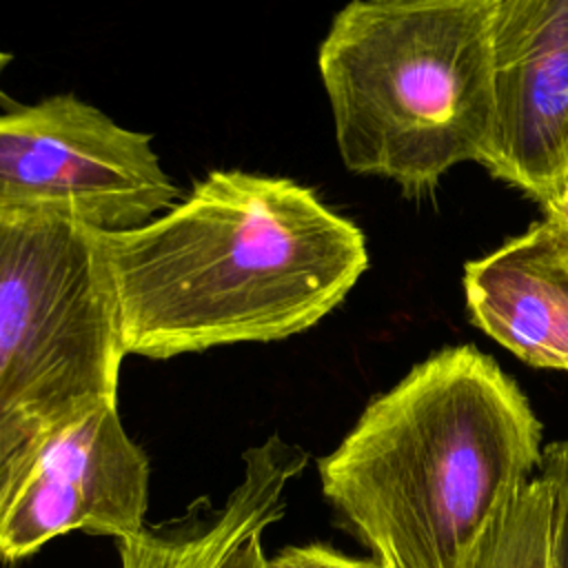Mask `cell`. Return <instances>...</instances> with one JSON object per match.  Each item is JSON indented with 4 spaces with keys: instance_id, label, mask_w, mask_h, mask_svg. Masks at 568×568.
Listing matches in <instances>:
<instances>
[{
    "instance_id": "ba28073f",
    "label": "cell",
    "mask_w": 568,
    "mask_h": 568,
    "mask_svg": "<svg viewBox=\"0 0 568 568\" xmlns=\"http://www.w3.org/2000/svg\"><path fill=\"white\" fill-rule=\"evenodd\" d=\"M470 322L537 368L568 373V235L539 220L464 268Z\"/></svg>"
},
{
    "instance_id": "8fae6325",
    "label": "cell",
    "mask_w": 568,
    "mask_h": 568,
    "mask_svg": "<svg viewBox=\"0 0 568 568\" xmlns=\"http://www.w3.org/2000/svg\"><path fill=\"white\" fill-rule=\"evenodd\" d=\"M541 473L550 479L555 495L552 568H568V442L544 448Z\"/></svg>"
},
{
    "instance_id": "3957f363",
    "label": "cell",
    "mask_w": 568,
    "mask_h": 568,
    "mask_svg": "<svg viewBox=\"0 0 568 568\" xmlns=\"http://www.w3.org/2000/svg\"><path fill=\"white\" fill-rule=\"evenodd\" d=\"M495 0H355L317 69L344 166L422 195L486 155L493 126Z\"/></svg>"
},
{
    "instance_id": "9a60e30c",
    "label": "cell",
    "mask_w": 568,
    "mask_h": 568,
    "mask_svg": "<svg viewBox=\"0 0 568 568\" xmlns=\"http://www.w3.org/2000/svg\"><path fill=\"white\" fill-rule=\"evenodd\" d=\"M9 62H11V55L4 53V51H0V73H2V69H4Z\"/></svg>"
},
{
    "instance_id": "5bb4252c",
    "label": "cell",
    "mask_w": 568,
    "mask_h": 568,
    "mask_svg": "<svg viewBox=\"0 0 568 568\" xmlns=\"http://www.w3.org/2000/svg\"><path fill=\"white\" fill-rule=\"evenodd\" d=\"M541 209H544V220L555 224L559 231H564L568 235V175H566L561 189L557 191V195Z\"/></svg>"
},
{
    "instance_id": "6da1fadb",
    "label": "cell",
    "mask_w": 568,
    "mask_h": 568,
    "mask_svg": "<svg viewBox=\"0 0 568 568\" xmlns=\"http://www.w3.org/2000/svg\"><path fill=\"white\" fill-rule=\"evenodd\" d=\"M95 235L122 351L151 359L304 333L368 268L359 226L291 178L240 169Z\"/></svg>"
},
{
    "instance_id": "7a4b0ae2",
    "label": "cell",
    "mask_w": 568,
    "mask_h": 568,
    "mask_svg": "<svg viewBox=\"0 0 568 568\" xmlns=\"http://www.w3.org/2000/svg\"><path fill=\"white\" fill-rule=\"evenodd\" d=\"M541 457V424L517 382L464 344L373 397L317 473L384 568H462Z\"/></svg>"
},
{
    "instance_id": "30bf717a",
    "label": "cell",
    "mask_w": 568,
    "mask_h": 568,
    "mask_svg": "<svg viewBox=\"0 0 568 568\" xmlns=\"http://www.w3.org/2000/svg\"><path fill=\"white\" fill-rule=\"evenodd\" d=\"M555 495L541 473L484 528L462 568H552Z\"/></svg>"
},
{
    "instance_id": "9c48e42d",
    "label": "cell",
    "mask_w": 568,
    "mask_h": 568,
    "mask_svg": "<svg viewBox=\"0 0 568 568\" xmlns=\"http://www.w3.org/2000/svg\"><path fill=\"white\" fill-rule=\"evenodd\" d=\"M242 459L244 475L220 508L200 499L180 521L120 539L122 568H220L242 539L275 524L284 515V488L308 455L271 435Z\"/></svg>"
},
{
    "instance_id": "5b68a950",
    "label": "cell",
    "mask_w": 568,
    "mask_h": 568,
    "mask_svg": "<svg viewBox=\"0 0 568 568\" xmlns=\"http://www.w3.org/2000/svg\"><path fill=\"white\" fill-rule=\"evenodd\" d=\"M178 193L149 133L73 93L0 113V215L49 213L124 231L171 209Z\"/></svg>"
},
{
    "instance_id": "277c9868",
    "label": "cell",
    "mask_w": 568,
    "mask_h": 568,
    "mask_svg": "<svg viewBox=\"0 0 568 568\" xmlns=\"http://www.w3.org/2000/svg\"><path fill=\"white\" fill-rule=\"evenodd\" d=\"M95 231L0 215V475L47 426L118 397L124 351Z\"/></svg>"
},
{
    "instance_id": "4fadbf2b",
    "label": "cell",
    "mask_w": 568,
    "mask_h": 568,
    "mask_svg": "<svg viewBox=\"0 0 568 568\" xmlns=\"http://www.w3.org/2000/svg\"><path fill=\"white\" fill-rule=\"evenodd\" d=\"M262 535H264V530L253 532L246 539H242L229 552V557L222 561L220 568H268V557L262 546Z\"/></svg>"
},
{
    "instance_id": "8992f818",
    "label": "cell",
    "mask_w": 568,
    "mask_h": 568,
    "mask_svg": "<svg viewBox=\"0 0 568 568\" xmlns=\"http://www.w3.org/2000/svg\"><path fill=\"white\" fill-rule=\"evenodd\" d=\"M151 464L118 397L91 402L27 442L0 475V559L18 561L71 530L140 535Z\"/></svg>"
},
{
    "instance_id": "52a82bcc",
    "label": "cell",
    "mask_w": 568,
    "mask_h": 568,
    "mask_svg": "<svg viewBox=\"0 0 568 568\" xmlns=\"http://www.w3.org/2000/svg\"><path fill=\"white\" fill-rule=\"evenodd\" d=\"M490 47L481 164L544 206L568 175V0H495Z\"/></svg>"
},
{
    "instance_id": "7c38bea8",
    "label": "cell",
    "mask_w": 568,
    "mask_h": 568,
    "mask_svg": "<svg viewBox=\"0 0 568 568\" xmlns=\"http://www.w3.org/2000/svg\"><path fill=\"white\" fill-rule=\"evenodd\" d=\"M268 568H384L377 559L348 557L326 544L286 546L268 557Z\"/></svg>"
}]
</instances>
